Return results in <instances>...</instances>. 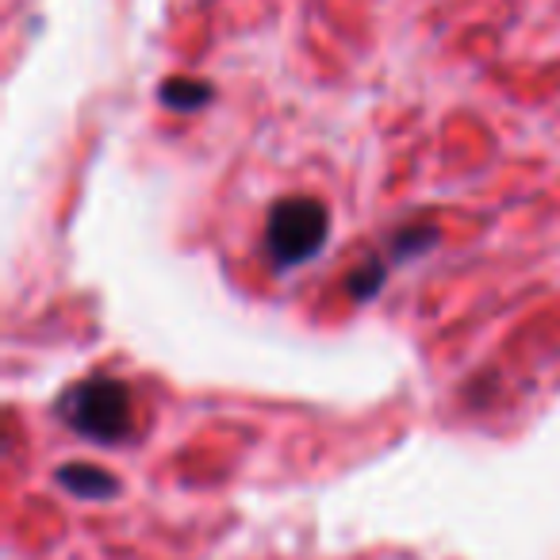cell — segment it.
<instances>
[{
	"label": "cell",
	"instance_id": "7a4b0ae2",
	"mask_svg": "<svg viewBox=\"0 0 560 560\" xmlns=\"http://www.w3.org/2000/svg\"><path fill=\"white\" fill-rule=\"evenodd\" d=\"M330 234V211L315 196H284L272 203L269 223H265V254L280 272L312 261Z\"/></svg>",
	"mask_w": 560,
	"mask_h": 560
},
{
	"label": "cell",
	"instance_id": "277c9868",
	"mask_svg": "<svg viewBox=\"0 0 560 560\" xmlns=\"http://www.w3.org/2000/svg\"><path fill=\"white\" fill-rule=\"evenodd\" d=\"M158 96H162V104L173 112H196V108H208L215 93H211V85L200 78H170Z\"/></svg>",
	"mask_w": 560,
	"mask_h": 560
},
{
	"label": "cell",
	"instance_id": "5b68a950",
	"mask_svg": "<svg viewBox=\"0 0 560 560\" xmlns=\"http://www.w3.org/2000/svg\"><path fill=\"white\" fill-rule=\"evenodd\" d=\"M384 277H388V265L384 261H365V265H358V269L350 272V296L353 300H369V296H376L381 292V284H384Z\"/></svg>",
	"mask_w": 560,
	"mask_h": 560
},
{
	"label": "cell",
	"instance_id": "3957f363",
	"mask_svg": "<svg viewBox=\"0 0 560 560\" xmlns=\"http://www.w3.org/2000/svg\"><path fill=\"white\" fill-rule=\"evenodd\" d=\"M58 483H62L70 495L78 499H108L112 491L119 488V480L108 472V468H96V465H85V460H73L58 472Z\"/></svg>",
	"mask_w": 560,
	"mask_h": 560
},
{
	"label": "cell",
	"instance_id": "8992f818",
	"mask_svg": "<svg viewBox=\"0 0 560 560\" xmlns=\"http://www.w3.org/2000/svg\"><path fill=\"white\" fill-rule=\"evenodd\" d=\"M438 231L434 226H404V231L392 238V254L396 257H415V254H427L434 246Z\"/></svg>",
	"mask_w": 560,
	"mask_h": 560
},
{
	"label": "cell",
	"instance_id": "6da1fadb",
	"mask_svg": "<svg viewBox=\"0 0 560 560\" xmlns=\"http://www.w3.org/2000/svg\"><path fill=\"white\" fill-rule=\"evenodd\" d=\"M58 415L70 430L81 438L101 445H116L131 434V392L116 376H89V381L73 384L62 399H58Z\"/></svg>",
	"mask_w": 560,
	"mask_h": 560
}]
</instances>
